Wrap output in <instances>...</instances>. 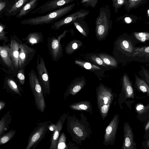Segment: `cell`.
<instances>
[{
    "label": "cell",
    "mask_w": 149,
    "mask_h": 149,
    "mask_svg": "<svg viewBox=\"0 0 149 149\" xmlns=\"http://www.w3.org/2000/svg\"><path fill=\"white\" fill-rule=\"evenodd\" d=\"M67 128L72 139L77 144L90 138L92 133L90 125L85 119L80 120L74 116H68Z\"/></svg>",
    "instance_id": "cell-1"
},
{
    "label": "cell",
    "mask_w": 149,
    "mask_h": 149,
    "mask_svg": "<svg viewBox=\"0 0 149 149\" xmlns=\"http://www.w3.org/2000/svg\"><path fill=\"white\" fill-rule=\"evenodd\" d=\"M75 5V3H72L50 12L45 15L24 19L21 21L20 23L22 25L33 26L52 23L71 11Z\"/></svg>",
    "instance_id": "cell-2"
},
{
    "label": "cell",
    "mask_w": 149,
    "mask_h": 149,
    "mask_svg": "<svg viewBox=\"0 0 149 149\" xmlns=\"http://www.w3.org/2000/svg\"><path fill=\"white\" fill-rule=\"evenodd\" d=\"M112 21L110 10L107 5L101 7L95 21L96 36L102 39L106 35L111 28Z\"/></svg>",
    "instance_id": "cell-3"
},
{
    "label": "cell",
    "mask_w": 149,
    "mask_h": 149,
    "mask_svg": "<svg viewBox=\"0 0 149 149\" xmlns=\"http://www.w3.org/2000/svg\"><path fill=\"white\" fill-rule=\"evenodd\" d=\"M97 102L102 119L104 120L108 113L114 95L111 91L101 84L96 89Z\"/></svg>",
    "instance_id": "cell-4"
},
{
    "label": "cell",
    "mask_w": 149,
    "mask_h": 149,
    "mask_svg": "<svg viewBox=\"0 0 149 149\" xmlns=\"http://www.w3.org/2000/svg\"><path fill=\"white\" fill-rule=\"evenodd\" d=\"M29 83L34 98V102L38 109L43 113L45 108L43 92L36 72L33 69L29 73Z\"/></svg>",
    "instance_id": "cell-5"
},
{
    "label": "cell",
    "mask_w": 149,
    "mask_h": 149,
    "mask_svg": "<svg viewBox=\"0 0 149 149\" xmlns=\"http://www.w3.org/2000/svg\"><path fill=\"white\" fill-rule=\"evenodd\" d=\"M50 121H45L38 124L30 134L26 149H34L44 138L49 129Z\"/></svg>",
    "instance_id": "cell-6"
},
{
    "label": "cell",
    "mask_w": 149,
    "mask_h": 149,
    "mask_svg": "<svg viewBox=\"0 0 149 149\" xmlns=\"http://www.w3.org/2000/svg\"><path fill=\"white\" fill-rule=\"evenodd\" d=\"M36 69L38 77L45 95H49L50 92V83L49 74L43 58L38 54L36 61Z\"/></svg>",
    "instance_id": "cell-7"
},
{
    "label": "cell",
    "mask_w": 149,
    "mask_h": 149,
    "mask_svg": "<svg viewBox=\"0 0 149 149\" xmlns=\"http://www.w3.org/2000/svg\"><path fill=\"white\" fill-rule=\"evenodd\" d=\"M68 32L65 30L62 34L56 37L53 36L48 38L47 46L49 52L52 60L54 61H57L62 56L63 49L61 40Z\"/></svg>",
    "instance_id": "cell-8"
},
{
    "label": "cell",
    "mask_w": 149,
    "mask_h": 149,
    "mask_svg": "<svg viewBox=\"0 0 149 149\" xmlns=\"http://www.w3.org/2000/svg\"><path fill=\"white\" fill-rule=\"evenodd\" d=\"M137 42L134 37L129 36H123L118 40V49L125 56L126 62L132 61L133 55Z\"/></svg>",
    "instance_id": "cell-9"
},
{
    "label": "cell",
    "mask_w": 149,
    "mask_h": 149,
    "mask_svg": "<svg viewBox=\"0 0 149 149\" xmlns=\"http://www.w3.org/2000/svg\"><path fill=\"white\" fill-rule=\"evenodd\" d=\"M119 120V114H116L107 127L103 141V144L105 146L108 145H113L114 144L116 139Z\"/></svg>",
    "instance_id": "cell-10"
},
{
    "label": "cell",
    "mask_w": 149,
    "mask_h": 149,
    "mask_svg": "<svg viewBox=\"0 0 149 149\" xmlns=\"http://www.w3.org/2000/svg\"><path fill=\"white\" fill-rule=\"evenodd\" d=\"M78 0H50L36 9L30 14H41L60 8Z\"/></svg>",
    "instance_id": "cell-11"
},
{
    "label": "cell",
    "mask_w": 149,
    "mask_h": 149,
    "mask_svg": "<svg viewBox=\"0 0 149 149\" xmlns=\"http://www.w3.org/2000/svg\"><path fill=\"white\" fill-rule=\"evenodd\" d=\"M90 12L89 11L80 9L54 22L51 26V28L54 30L59 29L63 26L73 22L78 19L85 18L88 15Z\"/></svg>",
    "instance_id": "cell-12"
},
{
    "label": "cell",
    "mask_w": 149,
    "mask_h": 149,
    "mask_svg": "<svg viewBox=\"0 0 149 149\" xmlns=\"http://www.w3.org/2000/svg\"><path fill=\"white\" fill-rule=\"evenodd\" d=\"M36 52L35 49L23 42L20 46L19 57V69H25L33 59Z\"/></svg>",
    "instance_id": "cell-13"
},
{
    "label": "cell",
    "mask_w": 149,
    "mask_h": 149,
    "mask_svg": "<svg viewBox=\"0 0 149 149\" xmlns=\"http://www.w3.org/2000/svg\"><path fill=\"white\" fill-rule=\"evenodd\" d=\"M23 43L15 34L10 36L9 54L15 70L19 69V57L20 46Z\"/></svg>",
    "instance_id": "cell-14"
},
{
    "label": "cell",
    "mask_w": 149,
    "mask_h": 149,
    "mask_svg": "<svg viewBox=\"0 0 149 149\" xmlns=\"http://www.w3.org/2000/svg\"><path fill=\"white\" fill-rule=\"evenodd\" d=\"M123 129L124 139L121 149H136V144L134 140V134L128 122H124Z\"/></svg>",
    "instance_id": "cell-15"
},
{
    "label": "cell",
    "mask_w": 149,
    "mask_h": 149,
    "mask_svg": "<svg viewBox=\"0 0 149 149\" xmlns=\"http://www.w3.org/2000/svg\"><path fill=\"white\" fill-rule=\"evenodd\" d=\"M123 102H126L127 99L135 98L134 92L132 82L126 74H124L122 79V88L121 95Z\"/></svg>",
    "instance_id": "cell-16"
},
{
    "label": "cell",
    "mask_w": 149,
    "mask_h": 149,
    "mask_svg": "<svg viewBox=\"0 0 149 149\" xmlns=\"http://www.w3.org/2000/svg\"><path fill=\"white\" fill-rule=\"evenodd\" d=\"M69 113H64L62 115L55 124L53 133L51 137V141L49 149H56L59 136L62 129L63 124Z\"/></svg>",
    "instance_id": "cell-17"
},
{
    "label": "cell",
    "mask_w": 149,
    "mask_h": 149,
    "mask_svg": "<svg viewBox=\"0 0 149 149\" xmlns=\"http://www.w3.org/2000/svg\"><path fill=\"white\" fill-rule=\"evenodd\" d=\"M30 0H10V3L3 14L7 17L15 16Z\"/></svg>",
    "instance_id": "cell-18"
},
{
    "label": "cell",
    "mask_w": 149,
    "mask_h": 149,
    "mask_svg": "<svg viewBox=\"0 0 149 149\" xmlns=\"http://www.w3.org/2000/svg\"><path fill=\"white\" fill-rule=\"evenodd\" d=\"M132 61L144 63L149 62V45L136 47Z\"/></svg>",
    "instance_id": "cell-19"
},
{
    "label": "cell",
    "mask_w": 149,
    "mask_h": 149,
    "mask_svg": "<svg viewBox=\"0 0 149 149\" xmlns=\"http://www.w3.org/2000/svg\"><path fill=\"white\" fill-rule=\"evenodd\" d=\"M10 45L3 44L0 46L1 58L6 66L12 71H14L15 68L12 60L9 54Z\"/></svg>",
    "instance_id": "cell-20"
},
{
    "label": "cell",
    "mask_w": 149,
    "mask_h": 149,
    "mask_svg": "<svg viewBox=\"0 0 149 149\" xmlns=\"http://www.w3.org/2000/svg\"><path fill=\"white\" fill-rule=\"evenodd\" d=\"M134 108L137 119L141 122L146 121L149 118V104L145 105L139 103Z\"/></svg>",
    "instance_id": "cell-21"
},
{
    "label": "cell",
    "mask_w": 149,
    "mask_h": 149,
    "mask_svg": "<svg viewBox=\"0 0 149 149\" xmlns=\"http://www.w3.org/2000/svg\"><path fill=\"white\" fill-rule=\"evenodd\" d=\"M39 0H30L26 3L15 15L17 18H21L26 15L32 11L36 9Z\"/></svg>",
    "instance_id": "cell-22"
},
{
    "label": "cell",
    "mask_w": 149,
    "mask_h": 149,
    "mask_svg": "<svg viewBox=\"0 0 149 149\" xmlns=\"http://www.w3.org/2000/svg\"><path fill=\"white\" fill-rule=\"evenodd\" d=\"M86 84L84 80L76 81L71 84L68 88L64 94V98H66L70 95H74L82 89Z\"/></svg>",
    "instance_id": "cell-23"
},
{
    "label": "cell",
    "mask_w": 149,
    "mask_h": 149,
    "mask_svg": "<svg viewBox=\"0 0 149 149\" xmlns=\"http://www.w3.org/2000/svg\"><path fill=\"white\" fill-rule=\"evenodd\" d=\"M43 36L41 32H33L29 33L22 40L25 41V44L31 45L37 44L43 42Z\"/></svg>",
    "instance_id": "cell-24"
},
{
    "label": "cell",
    "mask_w": 149,
    "mask_h": 149,
    "mask_svg": "<svg viewBox=\"0 0 149 149\" xmlns=\"http://www.w3.org/2000/svg\"><path fill=\"white\" fill-rule=\"evenodd\" d=\"M4 87L13 93L21 95V89L15 80L9 76L6 77L4 81Z\"/></svg>",
    "instance_id": "cell-25"
},
{
    "label": "cell",
    "mask_w": 149,
    "mask_h": 149,
    "mask_svg": "<svg viewBox=\"0 0 149 149\" xmlns=\"http://www.w3.org/2000/svg\"><path fill=\"white\" fill-rule=\"evenodd\" d=\"M69 107L74 110L85 111L91 113L92 112V105L90 102L88 101L75 102L71 104Z\"/></svg>",
    "instance_id": "cell-26"
},
{
    "label": "cell",
    "mask_w": 149,
    "mask_h": 149,
    "mask_svg": "<svg viewBox=\"0 0 149 149\" xmlns=\"http://www.w3.org/2000/svg\"><path fill=\"white\" fill-rule=\"evenodd\" d=\"M135 86L140 92L146 93L149 97V85L143 79L140 78L137 75H135Z\"/></svg>",
    "instance_id": "cell-27"
},
{
    "label": "cell",
    "mask_w": 149,
    "mask_h": 149,
    "mask_svg": "<svg viewBox=\"0 0 149 149\" xmlns=\"http://www.w3.org/2000/svg\"><path fill=\"white\" fill-rule=\"evenodd\" d=\"M10 111H9L0 120V136L4 134L8 128L9 123L11 121Z\"/></svg>",
    "instance_id": "cell-28"
},
{
    "label": "cell",
    "mask_w": 149,
    "mask_h": 149,
    "mask_svg": "<svg viewBox=\"0 0 149 149\" xmlns=\"http://www.w3.org/2000/svg\"><path fill=\"white\" fill-rule=\"evenodd\" d=\"M81 41L74 40L70 42L66 46L65 50L66 54H72L79 48L82 45Z\"/></svg>",
    "instance_id": "cell-29"
},
{
    "label": "cell",
    "mask_w": 149,
    "mask_h": 149,
    "mask_svg": "<svg viewBox=\"0 0 149 149\" xmlns=\"http://www.w3.org/2000/svg\"><path fill=\"white\" fill-rule=\"evenodd\" d=\"M99 56L107 65L110 66L116 67L117 63L116 60L112 57L104 54H100Z\"/></svg>",
    "instance_id": "cell-30"
},
{
    "label": "cell",
    "mask_w": 149,
    "mask_h": 149,
    "mask_svg": "<svg viewBox=\"0 0 149 149\" xmlns=\"http://www.w3.org/2000/svg\"><path fill=\"white\" fill-rule=\"evenodd\" d=\"M16 131L13 129L10 130L7 133L0 136V145H3L8 142L14 136Z\"/></svg>",
    "instance_id": "cell-31"
},
{
    "label": "cell",
    "mask_w": 149,
    "mask_h": 149,
    "mask_svg": "<svg viewBox=\"0 0 149 149\" xmlns=\"http://www.w3.org/2000/svg\"><path fill=\"white\" fill-rule=\"evenodd\" d=\"M133 36L137 41L144 42L149 41V32H134Z\"/></svg>",
    "instance_id": "cell-32"
},
{
    "label": "cell",
    "mask_w": 149,
    "mask_h": 149,
    "mask_svg": "<svg viewBox=\"0 0 149 149\" xmlns=\"http://www.w3.org/2000/svg\"><path fill=\"white\" fill-rule=\"evenodd\" d=\"M75 63L86 69L89 70H97L100 69L98 66L88 62L76 61Z\"/></svg>",
    "instance_id": "cell-33"
},
{
    "label": "cell",
    "mask_w": 149,
    "mask_h": 149,
    "mask_svg": "<svg viewBox=\"0 0 149 149\" xmlns=\"http://www.w3.org/2000/svg\"><path fill=\"white\" fill-rule=\"evenodd\" d=\"M66 137L64 132H62L58 140L57 149H65L67 148L66 145Z\"/></svg>",
    "instance_id": "cell-34"
},
{
    "label": "cell",
    "mask_w": 149,
    "mask_h": 149,
    "mask_svg": "<svg viewBox=\"0 0 149 149\" xmlns=\"http://www.w3.org/2000/svg\"><path fill=\"white\" fill-rule=\"evenodd\" d=\"M6 28L5 25L0 22V40L3 41L4 43L9 41L8 38L6 36V34L8 33L7 32L4 31Z\"/></svg>",
    "instance_id": "cell-35"
},
{
    "label": "cell",
    "mask_w": 149,
    "mask_h": 149,
    "mask_svg": "<svg viewBox=\"0 0 149 149\" xmlns=\"http://www.w3.org/2000/svg\"><path fill=\"white\" fill-rule=\"evenodd\" d=\"M83 18H79L77 19L74 21L73 23L74 25L77 29L84 36H86L87 34L85 29L84 28V26L81 23V20Z\"/></svg>",
    "instance_id": "cell-36"
},
{
    "label": "cell",
    "mask_w": 149,
    "mask_h": 149,
    "mask_svg": "<svg viewBox=\"0 0 149 149\" xmlns=\"http://www.w3.org/2000/svg\"><path fill=\"white\" fill-rule=\"evenodd\" d=\"M98 1V0H81L80 3L85 7L90 6L94 8L96 5Z\"/></svg>",
    "instance_id": "cell-37"
},
{
    "label": "cell",
    "mask_w": 149,
    "mask_h": 149,
    "mask_svg": "<svg viewBox=\"0 0 149 149\" xmlns=\"http://www.w3.org/2000/svg\"><path fill=\"white\" fill-rule=\"evenodd\" d=\"M24 69H19L17 72V77L20 83L22 85L25 81Z\"/></svg>",
    "instance_id": "cell-38"
},
{
    "label": "cell",
    "mask_w": 149,
    "mask_h": 149,
    "mask_svg": "<svg viewBox=\"0 0 149 149\" xmlns=\"http://www.w3.org/2000/svg\"><path fill=\"white\" fill-rule=\"evenodd\" d=\"M141 70L139 74L149 85V74L147 70L143 66H141Z\"/></svg>",
    "instance_id": "cell-39"
},
{
    "label": "cell",
    "mask_w": 149,
    "mask_h": 149,
    "mask_svg": "<svg viewBox=\"0 0 149 149\" xmlns=\"http://www.w3.org/2000/svg\"><path fill=\"white\" fill-rule=\"evenodd\" d=\"M10 0H0V17L3 14L10 3Z\"/></svg>",
    "instance_id": "cell-40"
},
{
    "label": "cell",
    "mask_w": 149,
    "mask_h": 149,
    "mask_svg": "<svg viewBox=\"0 0 149 149\" xmlns=\"http://www.w3.org/2000/svg\"><path fill=\"white\" fill-rule=\"evenodd\" d=\"M91 58L93 62L98 64L104 67L107 66V65L106 64L100 57L95 55H93L91 56Z\"/></svg>",
    "instance_id": "cell-41"
},
{
    "label": "cell",
    "mask_w": 149,
    "mask_h": 149,
    "mask_svg": "<svg viewBox=\"0 0 149 149\" xmlns=\"http://www.w3.org/2000/svg\"><path fill=\"white\" fill-rule=\"evenodd\" d=\"M143 128L144 132L143 139L144 140L149 136V118L144 125Z\"/></svg>",
    "instance_id": "cell-42"
},
{
    "label": "cell",
    "mask_w": 149,
    "mask_h": 149,
    "mask_svg": "<svg viewBox=\"0 0 149 149\" xmlns=\"http://www.w3.org/2000/svg\"><path fill=\"white\" fill-rule=\"evenodd\" d=\"M112 5L114 8L115 10H116L123 5L125 2V0H112Z\"/></svg>",
    "instance_id": "cell-43"
},
{
    "label": "cell",
    "mask_w": 149,
    "mask_h": 149,
    "mask_svg": "<svg viewBox=\"0 0 149 149\" xmlns=\"http://www.w3.org/2000/svg\"><path fill=\"white\" fill-rule=\"evenodd\" d=\"M141 144L142 147L144 148L149 149V136L142 142Z\"/></svg>",
    "instance_id": "cell-44"
},
{
    "label": "cell",
    "mask_w": 149,
    "mask_h": 149,
    "mask_svg": "<svg viewBox=\"0 0 149 149\" xmlns=\"http://www.w3.org/2000/svg\"><path fill=\"white\" fill-rule=\"evenodd\" d=\"M6 102L4 101L1 100L0 101V111H1L5 107Z\"/></svg>",
    "instance_id": "cell-45"
},
{
    "label": "cell",
    "mask_w": 149,
    "mask_h": 149,
    "mask_svg": "<svg viewBox=\"0 0 149 149\" xmlns=\"http://www.w3.org/2000/svg\"><path fill=\"white\" fill-rule=\"evenodd\" d=\"M125 22L127 23H131L132 21L131 19L128 17H127L125 18Z\"/></svg>",
    "instance_id": "cell-46"
},
{
    "label": "cell",
    "mask_w": 149,
    "mask_h": 149,
    "mask_svg": "<svg viewBox=\"0 0 149 149\" xmlns=\"http://www.w3.org/2000/svg\"><path fill=\"white\" fill-rule=\"evenodd\" d=\"M148 16L149 17V9L148 10Z\"/></svg>",
    "instance_id": "cell-47"
},
{
    "label": "cell",
    "mask_w": 149,
    "mask_h": 149,
    "mask_svg": "<svg viewBox=\"0 0 149 149\" xmlns=\"http://www.w3.org/2000/svg\"><path fill=\"white\" fill-rule=\"evenodd\" d=\"M132 1H137L138 0H132Z\"/></svg>",
    "instance_id": "cell-48"
}]
</instances>
